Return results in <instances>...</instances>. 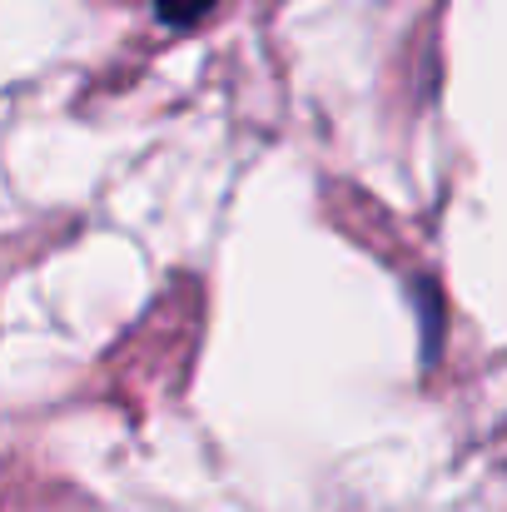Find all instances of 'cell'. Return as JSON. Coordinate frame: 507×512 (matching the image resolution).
Returning a JSON list of instances; mask_svg holds the SVG:
<instances>
[{"label": "cell", "mask_w": 507, "mask_h": 512, "mask_svg": "<svg viewBox=\"0 0 507 512\" xmlns=\"http://www.w3.org/2000/svg\"><path fill=\"white\" fill-rule=\"evenodd\" d=\"M150 5L165 25H194V20H204L214 10V0H150Z\"/></svg>", "instance_id": "6da1fadb"}]
</instances>
